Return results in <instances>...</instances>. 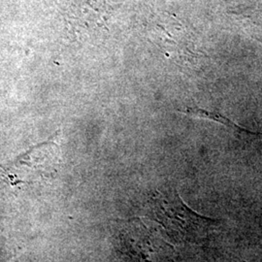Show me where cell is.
Instances as JSON below:
<instances>
[{"mask_svg":"<svg viewBox=\"0 0 262 262\" xmlns=\"http://www.w3.org/2000/svg\"><path fill=\"white\" fill-rule=\"evenodd\" d=\"M149 215L175 243H197L217 222L187 206L175 192L157 193L149 203Z\"/></svg>","mask_w":262,"mask_h":262,"instance_id":"6da1fadb","label":"cell"},{"mask_svg":"<svg viewBox=\"0 0 262 262\" xmlns=\"http://www.w3.org/2000/svg\"><path fill=\"white\" fill-rule=\"evenodd\" d=\"M59 161V149L48 141L33 146L17 158L0 165V182L23 187L54 178Z\"/></svg>","mask_w":262,"mask_h":262,"instance_id":"7a4b0ae2","label":"cell"},{"mask_svg":"<svg viewBox=\"0 0 262 262\" xmlns=\"http://www.w3.org/2000/svg\"><path fill=\"white\" fill-rule=\"evenodd\" d=\"M177 113L189 117L191 119H198V120H205V121L216 122V123L224 124L225 126H228L230 128H236V129H239V130L246 131L248 133L255 134L252 131L247 130L243 127L239 126L234 122H232L230 119H228L227 117L224 116L222 113L208 111V110L199 108V107H187L183 110H178Z\"/></svg>","mask_w":262,"mask_h":262,"instance_id":"3957f363","label":"cell"}]
</instances>
